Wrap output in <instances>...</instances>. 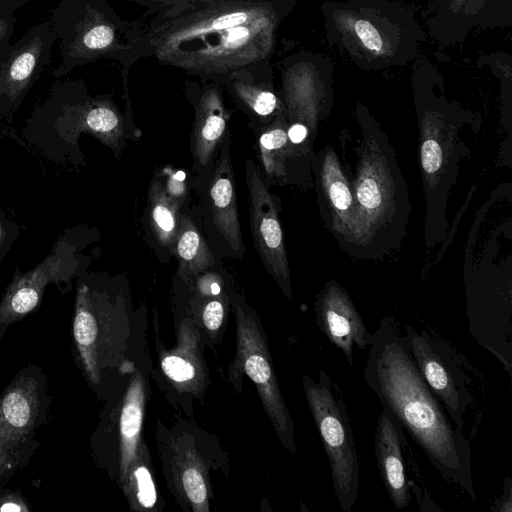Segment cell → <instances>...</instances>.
Segmentation results:
<instances>
[{
    "mask_svg": "<svg viewBox=\"0 0 512 512\" xmlns=\"http://www.w3.org/2000/svg\"><path fill=\"white\" fill-rule=\"evenodd\" d=\"M296 0H217L152 17L149 50L157 62L221 84L241 71L273 73L280 26Z\"/></svg>",
    "mask_w": 512,
    "mask_h": 512,
    "instance_id": "cell-1",
    "label": "cell"
},
{
    "mask_svg": "<svg viewBox=\"0 0 512 512\" xmlns=\"http://www.w3.org/2000/svg\"><path fill=\"white\" fill-rule=\"evenodd\" d=\"M373 335L364 369L367 386L440 475L475 501L471 444L424 381L404 331L385 316Z\"/></svg>",
    "mask_w": 512,
    "mask_h": 512,
    "instance_id": "cell-2",
    "label": "cell"
},
{
    "mask_svg": "<svg viewBox=\"0 0 512 512\" xmlns=\"http://www.w3.org/2000/svg\"><path fill=\"white\" fill-rule=\"evenodd\" d=\"M320 11L327 42L365 71L407 65L426 39L414 12L396 0H328Z\"/></svg>",
    "mask_w": 512,
    "mask_h": 512,
    "instance_id": "cell-3",
    "label": "cell"
},
{
    "mask_svg": "<svg viewBox=\"0 0 512 512\" xmlns=\"http://www.w3.org/2000/svg\"><path fill=\"white\" fill-rule=\"evenodd\" d=\"M49 21L59 40L60 62L52 71L56 78L109 59L122 65L127 88L130 67L151 56L147 28L139 20L122 19L109 0H60Z\"/></svg>",
    "mask_w": 512,
    "mask_h": 512,
    "instance_id": "cell-4",
    "label": "cell"
},
{
    "mask_svg": "<svg viewBox=\"0 0 512 512\" xmlns=\"http://www.w3.org/2000/svg\"><path fill=\"white\" fill-rule=\"evenodd\" d=\"M384 140L379 131L365 138L352 186L354 215L345 249L363 256L392 248L407 219L403 178Z\"/></svg>",
    "mask_w": 512,
    "mask_h": 512,
    "instance_id": "cell-5",
    "label": "cell"
},
{
    "mask_svg": "<svg viewBox=\"0 0 512 512\" xmlns=\"http://www.w3.org/2000/svg\"><path fill=\"white\" fill-rule=\"evenodd\" d=\"M304 396L327 456L334 494L352 512L359 493V457L347 407L339 386L325 370L318 379L302 376Z\"/></svg>",
    "mask_w": 512,
    "mask_h": 512,
    "instance_id": "cell-6",
    "label": "cell"
},
{
    "mask_svg": "<svg viewBox=\"0 0 512 512\" xmlns=\"http://www.w3.org/2000/svg\"><path fill=\"white\" fill-rule=\"evenodd\" d=\"M121 300L106 288L84 279L79 282L73 318V343L79 366L90 385L99 386L117 362L119 327L124 322Z\"/></svg>",
    "mask_w": 512,
    "mask_h": 512,
    "instance_id": "cell-7",
    "label": "cell"
},
{
    "mask_svg": "<svg viewBox=\"0 0 512 512\" xmlns=\"http://www.w3.org/2000/svg\"><path fill=\"white\" fill-rule=\"evenodd\" d=\"M224 275L237 323L236 368L241 367L254 382L280 442L295 454L294 423L281 394L260 322L242 295L236 291L234 280L225 269Z\"/></svg>",
    "mask_w": 512,
    "mask_h": 512,
    "instance_id": "cell-8",
    "label": "cell"
},
{
    "mask_svg": "<svg viewBox=\"0 0 512 512\" xmlns=\"http://www.w3.org/2000/svg\"><path fill=\"white\" fill-rule=\"evenodd\" d=\"M48 403L46 377L37 367L22 370L0 396V479L32 456Z\"/></svg>",
    "mask_w": 512,
    "mask_h": 512,
    "instance_id": "cell-9",
    "label": "cell"
},
{
    "mask_svg": "<svg viewBox=\"0 0 512 512\" xmlns=\"http://www.w3.org/2000/svg\"><path fill=\"white\" fill-rule=\"evenodd\" d=\"M413 360L429 389L455 427L465 433V417L474 403L464 360L440 336L406 325L403 329Z\"/></svg>",
    "mask_w": 512,
    "mask_h": 512,
    "instance_id": "cell-10",
    "label": "cell"
},
{
    "mask_svg": "<svg viewBox=\"0 0 512 512\" xmlns=\"http://www.w3.org/2000/svg\"><path fill=\"white\" fill-rule=\"evenodd\" d=\"M231 133L225 136L215 160L209 180L200 192V202L194 212L218 258L242 260L246 248L243 244L236 181L231 161Z\"/></svg>",
    "mask_w": 512,
    "mask_h": 512,
    "instance_id": "cell-11",
    "label": "cell"
},
{
    "mask_svg": "<svg viewBox=\"0 0 512 512\" xmlns=\"http://www.w3.org/2000/svg\"><path fill=\"white\" fill-rule=\"evenodd\" d=\"M245 181L249 200V223L254 247L267 273L282 292L292 298L290 271L283 230L279 221V203L269 190L264 175L251 159L245 160Z\"/></svg>",
    "mask_w": 512,
    "mask_h": 512,
    "instance_id": "cell-12",
    "label": "cell"
},
{
    "mask_svg": "<svg viewBox=\"0 0 512 512\" xmlns=\"http://www.w3.org/2000/svg\"><path fill=\"white\" fill-rule=\"evenodd\" d=\"M186 96L194 109L190 150L191 174L197 193L211 175L222 142L229 132L230 111L226 107L223 87L213 81H186Z\"/></svg>",
    "mask_w": 512,
    "mask_h": 512,
    "instance_id": "cell-13",
    "label": "cell"
},
{
    "mask_svg": "<svg viewBox=\"0 0 512 512\" xmlns=\"http://www.w3.org/2000/svg\"><path fill=\"white\" fill-rule=\"evenodd\" d=\"M333 63L323 54L300 51L281 63V98L288 125L307 127L331 97Z\"/></svg>",
    "mask_w": 512,
    "mask_h": 512,
    "instance_id": "cell-14",
    "label": "cell"
},
{
    "mask_svg": "<svg viewBox=\"0 0 512 512\" xmlns=\"http://www.w3.org/2000/svg\"><path fill=\"white\" fill-rule=\"evenodd\" d=\"M427 33L442 47L463 43L477 29L512 25V0H426Z\"/></svg>",
    "mask_w": 512,
    "mask_h": 512,
    "instance_id": "cell-15",
    "label": "cell"
},
{
    "mask_svg": "<svg viewBox=\"0 0 512 512\" xmlns=\"http://www.w3.org/2000/svg\"><path fill=\"white\" fill-rule=\"evenodd\" d=\"M76 252L75 244L65 238L35 268L13 278L0 302V341L13 323L36 308L48 284L76 274L80 267Z\"/></svg>",
    "mask_w": 512,
    "mask_h": 512,
    "instance_id": "cell-16",
    "label": "cell"
},
{
    "mask_svg": "<svg viewBox=\"0 0 512 512\" xmlns=\"http://www.w3.org/2000/svg\"><path fill=\"white\" fill-rule=\"evenodd\" d=\"M57 37L50 21L29 28L0 60V111L16 107L50 65Z\"/></svg>",
    "mask_w": 512,
    "mask_h": 512,
    "instance_id": "cell-17",
    "label": "cell"
},
{
    "mask_svg": "<svg viewBox=\"0 0 512 512\" xmlns=\"http://www.w3.org/2000/svg\"><path fill=\"white\" fill-rule=\"evenodd\" d=\"M63 82L68 103L64 104L56 84L52 89L71 128L93 134L119 156L126 146L127 132L132 131L133 121L121 114L110 96L91 97L81 79Z\"/></svg>",
    "mask_w": 512,
    "mask_h": 512,
    "instance_id": "cell-18",
    "label": "cell"
},
{
    "mask_svg": "<svg viewBox=\"0 0 512 512\" xmlns=\"http://www.w3.org/2000/svg\"><path fill=\"white\" fill-rule=\"evenodd\" d=\"M315 315L319 330L353 366L355 349L365 350L374 335L346 290L335 281L327 282L316 297Z\"/></svg>",
    "mask_w": 512,
    "mask_h": 512,
    "instance_id": "cell-19",
    "label": "cell"
},
{
    "mask_svg": "<svg viewBox=\"0 0 512 512\" xmlns=\"http://www.w3.org/2000/svg\"><path fill=\"white\" fill-rule=\"evenodd\" d=\"M407 445L402 426L383 407L376 422L374 454L384 488L396 509H405L411 503L404 462V451Z\"/></svg>",
    "mask_w": 512,
    "mask_h": 512,
    "instance_id": "cell-20",
    "label": "cell"
},
{
    "mask_svg": "<svg viewBox=\"0 0 512 512\" xmlns=\"http://www.w3.org/2000/svg\"><path fill=\"white\" fill-rule=\"evenodd\" d=\"M317 172L319 201L328 228L346 248L354 215L352 183L343 173L332 149L321 155Z\"/></svg>",
    "mask_w": 512,
    "mask_h": 512,
    "instance_id": "cell-21",
    "label": "cell"
},
{
    "mask_svg": "<svg viewBox=\"0 0 512 512\" xmlns=\"http://www.w3.org/2000/svg\"><path fill=\"white\" fill-rule=\"evenodd\" d=\"M220 85L236 107L245 113L251 129L265 125L285 112L282 98L273 85V73L241 71L230 75Z\"/></svg>",
    "mask_w": 512,
    "mask_h": 512,
    "instance_id": "cell-22",
    "label": "cell"
},
{
    "mask_svg": "<svg viewBox=\"0 0 512 512\" xmlns=\"http://www.w3.org/2000/svg\"><path fill=\"white\" fill-rule=\"evenodd\" d=\"M253 131L259 167L268 185H286L296 181L295 164L302 154L288 139L285 112Z\"/></svg>",
    "mask_w": 512,
    "mask_h": 512,
    "instance_id": "cell-23",
    "label": "cell"
},
{
    "mask_svg": "<svg viewBox=\"0 0 512 512\" xmlns=\"http://www.w3.org/2000/svg\"><path fill=\"white\" fill-rule=\"evenodd\" d=\"M173 256L177 259L175 277L184 285L221 262L210 248L193 207L182 209Z\"/></svg>",
    "mask_w": 512,
    "mask_h": 512,
    "instance_id": "cell-24",
    "label": "cell"
},
{
    "mask_svg": "<svg viewBox=\"0 0 512 512\" xmlns=\"http://www.w3.org/2000/svg\"><path fill=\"white\" fill-rule=\"evenodd\" d=\"M182 208L170 198L155 171L147 192L145 211L148 235L164 257L173 255L177 232L180 225Z\"/></svg>",
    "mask_w": 512,
    "mask_h": 512,
    "instance_id": "cell-25",
    "label": "cell"
},
{
    "mask_svg": "<svg viewBox=\"0 0 512 512\" xmlns=\"http://www.w3.org/2000/svg\"><path fill=\"white\" fill-rule=\"evenodd\" d=\"M144 404L145 384L141 374L136 372L126 390L118 422L121 481L139 454Z\"/></svg>",
    "mask_w": 512,
    "mask_h": 512,
    "instance_id": "cell-26",
    "label": "cell"
},
{
    "mask_svg": "<svg viewBox=\"0 0 512 512\" xmlns=\"http://www.w3.org/2000/svg\"><path fill=\"white\" fill-rule=\"evenodd\" d=\"M419 113V112H418ZM422 117V143H421V166L427 188H437V183L447 174L448 164L452 151L448 141H444V135H435L433 127L428 118L419 113Z\"/></svg>",
    "mask_w": 512,
    "mask_h": 512,
    "instance_id": "cell-27",
    "label": "cell"
},
{
    "mask_svg": "<svg viewBox=\"0 0 512 512\" xmlns=\"http://www.w3.org/2000/svg\"><path fill=\"white\" fill-rule=\"evenodd\" d=\"M122 482L125 494L134 509L147 510L156 504V487L149 466L142 457V451L139 450Z\"/></svg>",
    "mask_w": 512,
    "mask_h": 512,
    "instance_id": "cell-28",
    "label": "cell"
},
{
    "mask_svg": "<svg viewBox=\"0 0 512 512\" xmlns=\"http://www.w3.org/2000/svg\"><path fill=\"white\" fill-rule=\"evenodd\" d=\"M178 485L195 511H208L209 490L204 468L196 458L185 456L180 461Z\"/></svg>",
    "mask_w": 512,
    "mask_h": 512,
    "instance_id": "cell-29",
    "label": "cell"
},
{
    "mask_svg": "<svg viewBox=\"0 0 512 512\" xmlns=\"http://www.w3.org/2000/svg\"><path fill=\"white\" fill-rule=\"evenodd\" d=\"M195 359L194 353L187 352L185 347L179 346L162 357L161 369L175 384H193L198 376Z\"/></svg>",
    "mask_w": 512,
    "mask_h": 512,
    "instance_id": "cell-30",
    "label": "cell"
},
{
    "mask_svg": "<svg viewBox=\"0 0 512 512\" xmlns=\"http://www.w3.org/2000/svg\"><path fill=\"white\" fill-rule=\"evenodd\" d=\"M163 187L167 195L172 198L182 209L189 206L191 189L195 190L193 176L181 169L167 165L157 169Z\"/></svg>",
    "mask_w": 512,
    "mask_h": 512,
    "instance_id": "cell-31",
    "label": "cell"
},
{
    "mask_svg": "<svg viewBox=\"0 0 512 512\" xmlns=\"http://www.w3.org/2000/svg\"><path fill=\"white\" fill-rule=\"evenodd\" d=\"M145 9L144 15L167 17L190 7L211 3L217 0H128Z\"/></svg>",
    "mask_w": 512,
    "mask_h": 512,
    "instance_id": "cell-32",
    "label": "cell"
},
{
    "mask_svg": "<svg viewBox=\"0 0 512 512\" xmlns=\"http://www.w3.org/2000/svg\"><path fill=\"white\" fill-rule=\"evenodd\" d=\"M17 18L14 13L5 10L0 5V60L11 45Z\"/></svg>",
    "mask_w": 512,
    "mask_h": 512,
    "instance_id": "cell-33",
    "label": "cell"
},
{
    "mask_svg": "<svg viewBox=\"0 0 512 512\" xmlns=\"http://www.w3.org/2000/svg\"><path fill=\"white\" fill-rule=\"evenodd\" d=\"M30 508L24 500L16 494H7L0 497V512H27Z\"/></svg>",
    "mask_w": 512,
    "mask_h": 512,
    "instance_id": "cell-34",
    "label": "cell"
},
{
    "mask_svg": "<svg viewBox=\"0 0 512 512\" xmlns=\"http://www.w3.org/2000/svg\"><path fill=\"white\" fill-rule=\"evenodd\" d=\"M2 237H3V228H2V225L0 222V243H1Z\"/></svg>",
    "mask_w": 512,
    "mask_h": 512,
    "instance_id": "cell-35",
    "label": "cell"
}]
</instances>
